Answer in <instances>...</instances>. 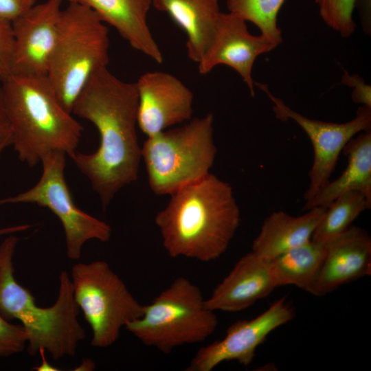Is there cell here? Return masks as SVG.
<instances>
[{"label": "cell", "mask_w": 371, "mask_h": 371, "mask_svg": "<svg viewBox=\"0 0 371 371\" xmlns=\"http://www.w3.org/2000/svg\"><path fill=\"white\" fill-rule=\"evenodd\" d=\"M370 207L371 203L359 191L341 194L327 207L311 240L327 244L346 232L353 221Z\"/></svg>", "instance_id": "obj_22"}, {"label": "cell", "mask_w": 371, "mask_h": 371, "mask_svg": "<svg viewBox=\"0 0 371 371\" xmlns=\"http://www.w3.org/2000/svg\"><path fill=\"white\" fill-rule=\"evenodd\" d=\"M217 326L215 311L206 307L200 288L179 276L124 328L144 345L168 354L177 347L204 341Z\"/></svg>", "instance_id": "obj_7"}, {"label": "cell", "mask_w": 371, "mask_h": 371, "mask_svg": "<svg viewBox=\"0 0 371 371\" xmlns=\"http://www.w3.org/2000/svg\"><path fill=\"white\" fill-rule=\"evenodd\" d=\"M279 44L263 35H252L246 21L232 12H221L214 34L205 53L198 64L201 74L210 72L216 66L227 65L236 71L254 96L255 81L252 69L256 59Z\"/></svg>", "instance_id": "obj_13"}, {"label": "cell", "mask_w": 371, "mask_h": 371, "mask_svg": "<svg viewBox=\"0 0 371 371\" xmlns=\"http://www.w3.org/2000/svg\"><path fill=\"white\" fill-rule=\"evenodd\" d=\"M62 0L36 4L12 23V75L46 77L56 44Z\"/></svg>", "instance_id": "obj_12"}, {"label": "cell", "mask_w": 371, "mask_h": 371, "mask_svg": "<svg viewBox=\"0 0 371 371\" xmlns=\"http://www.w3.org/2000/svg\"><path fill=\"white\" fill-rule=\"evenodd\" d=\"M12 144V127L5 106L2 82L0 81V155Z\"/></svg>", "instance_id": "obj_29"}, {"label": "cell", "mask_w": 371, "mask_h": 371, "mask_svg": "<svg viewBox=\"0 0 371 371\" xmlns=\"http://www.w3.org/2000/svg\"><path fill=\"white\" fill-rule=\"evenodd\" d=\"M273 102L276 115L291 119L307 134L313 148V161L308 172L309 186L305 201L312 199L330 181L340 153L346 144L357 134L371 129V108L361 106L355 117L344 123L326 122L313 120L293 111L273 95L267 85L255 82Z\"/></svg>", "instance_id": "obj_10"}, {"label": "cell", "mask_w": 371, "mask_h": 371, "mask_svg": "<svg viewBox=\"0 0 371 371\" xmlns=\"http://www.w3.org/2000/svg\"><path fill=\"white\" fill-rule=\"evenodd\" d=\"M319 15L325 23L344 38L356 28L353 11L356 0H315Z\"/></svg>", "instance_id": "obj_24"}, {"label": "cell", "mask_w": 371, "mask_h": 371, "mask_svg": "<svg viewBox=\"0 0 371 371\" xmlns=\"http://www.w3.org/2000/svg\"><path fill=\"white\" fill-rule=\"evenodd\" d=\"M14 234H9L0 245V313L8 320L21 322L30 355L43 349L54 360L73 356L86 335L78 319L80 308L71 278L62 271L54 304L38 306L30 291L15 279L13 257L19 240Z\"/></svg>", "instance_id": "obj_3"}, {"label": "cell", "mask_w": 371, "mask_h": 371, "mask_svg": "<svg viewBox=\"0 0 371 371\" xmlns=\"http://www.w3.org/2000/svg\"><path fill=\"white\" fill-rule=\"evenodd\" d=\"M36 4V0H0V19L12 23Z\"/></svg>", "instance_id": "obj_28"}, {"label": "cell", "mask_w": 371, "mask_h": 371, "mask_svg": "<svg viewBox=\"0 0 371 371\" xmlns=\"http://www.w3.org/2000/svg\"><path fill=\"white\" fill-rule=\"evenodd\" d=\"M342 153L348 164L343 173L326 186L311 199L305 201L302 210L328 207L348 191H359L371 203V130L360 133L344 146Z\"/></svg>", "instance_id": "obj_20"}, {"label": "cell", "mask_w": 371, "mask_h": 371, "mask_svg": "<svg viewBox=\"0 0 371 371\" xmlns=\"http://www.w3.org/2000/svg\"><path fill=\"white\" fill-rule=\"evenodd\" d=\"M274 289L269 260L251 251L237 261L205 299V304L213 311L238 312L266 297Z\"/></svg>", "instance_id": "obj_16"}, {"label": "cell", "mask_w": 371, "mask_h": 371, "mask_svg": "<svg viewBox=\"0 0 371 371\" xmlns=\"http://www.w3.org/2000/svg\"><path fill=\"white\" fill-rule=\"evenodd\" d=\"M170 196L155 218L168 254L201 262L221 256L240 221L230 184L210 173Z\"/></svg>", "instance_id": "obj_2"}, {"label": "cell", "mask_w": 371, "mask_h": 371, "mask_svg": "<svg viewBox=\"0 0 371 371\" xmlns=\"http://www.w3.org/2000/svg\"><path fill=\"white\" fill-rule=\"evenodd\" d=\"M326 207H314L303 215L293 216L283 211L271 213L263 221L251 251L267 260L311 240Z\"/></svg>", "instance_id": "obj_19"}, {"label": "cell", "mask_w": 371, "mask_h": 371, "mask_svg": "<svg viewBox=\"0 0 371 371\" xmlns=\"http://www.w3.org/2000/svg\"><path fill=\"white\" fill-rule=\"evenodd\" d=\"M294 316L295 311L290 303L284 297L279 299L257 317L232 324L223 339L200 348L186 370L210 371L228 361L248 366L255 357L257 347L272 331Z\"/></svg>", "instance_id": "obj_11"}, {"label": "cell", "mask_w": 371, "mask_h": 371, "mask_svg": "<svg viewBox=\"0 0 371 371\" xmlns=\"http://www.w3.org/2000/svg\"><path fill=\"white\" fill-rule=\"evenodd\" d=\"M3 99L18 158L32 167L47 153L76 150L83 128L59 102L46 77L11 75Z\"/></svg>", "instance_id": "obj_4"}, {"label": "cell", "mask_w": 371, "mask_h": 371, "mask_svg": "<svg viewBox=\"0 0 371 371\" xmlns=\"http://www.w3.org/2000/svg\"><path fill=\"white\" fill-rule=\"evenodd\" d=\"M213 124L208 113L147 138L142 158L153 192L171 195L210 173L217 152Z\"/></svg>", "instance_id": "obj_6"}, {"label": "cell", "mask_w": 371, "mask_h": 371, "mask_svg": "<svg viewBox=\"0 0 371 371\" xmlns=\"http://www.w3.org/2000/svg\"><path fill=\"white\" fill-rule=\"evenodd\" d=\"M14 35L12 23L0 19V81L12 75Z\"/></svg>", "instance_id": "obj_26"}, {"label": "cell", "mask_w": 371, "mask_h": 371, "mask_svg": "<svg viewBox=\"0 0 371 371\" xmlns=\"http://www.w3.org/2000/svg\"><path fill=\"white\" fill-rule=\"evenodd\" d=\"M32 226L30 224H22L1 227L0 228V236L23 232L31 228Z\"/></svg>", "instance_id": "obj_31"}, {"label": "cell", "mask_w": 371, "mask_h": 371, "mask_svg": "<svg viewBox=\"0 0 371 371\" xmlns=\"http://www.w3.org/2000/svg\"><path fill=\"white\" fill-rule=\"evenodd\" d=\"M66 155L60 150L45 153L41 159L43 172L38 181L25 192L0 199V205L29 203L49 209L63 226L67 258L77 260L85 243L93 239L107 242L112 229L76 205L65 177Z\"/></svg>", "instance_id": "obj_9"}, {"label": "cell", "mask_w": 371, "mask_h": 371, "mask_svg": "<svg viewBox=\"0 0 371 371\" xmlns=\"http://www.w3.org/2000/svg\"><path fill=\"white\" fill-rule=\"evenodd\" d=\"M106 24L91 9L69 3L62 9L57 38L47 78L62 106L71 113L77 98L90 79L108 67Z\"/></svg>", "instance_id": "obj_5"}, {"label": "cell", "mask_w": 371, "mask_h": 371, "mask_svg": "<svg viewBox=\"0 0 371 371\" xmlns=\"http://www.w3.org/2000/svg\"><path fill=\"white\" fill-rule=\"evenodd\" d=\"M285 0H227L229 12L246 22L254 23L263 34L278 44L282 42L281 30L278 27V14Z\"/></svg>", "instance_id": "obj_23"}, {"label": "cell", "mask_w": 371, "mask_h": 371, "mask_svg": "<svg viewBox=\"0 0 371 371\" xmlns=\"http://www.w3.org/2000/svg\"><path fill=\"white\" fill-rule=\"evenodd\" d=\"M341 82L353 88L351 98L355 103L371 108V87L361 76L344 71Z\"/></svg>", "instance_id": "obj_27"}, {"label": "cell", "mask_w": 371, "mask_h": 371, "mask_svg": "<svg viewBox=\"0 0 371 371\" xmlns=\"http://www.w3.org/2000/svg\"><path fill=\"white\" fill-rule=\"evenodd\" d=\"M93 10L135 50L157 63L164 56L148 26L152 0H68Z\"/></svg>", "instance_id": "obj_17"}, {"label": "cell", "mask_w": 371, "mask_h": 371, "mask_svg": "<svg viewBox=\"0 0 371 371\" xmlns=\"http://www.w3.org/2000/svg\"><path fill=\"white\" fill-rule=\"evenodd\" d=\"M326 251V244L310 240L269 260L275 287L294 285L311 293Z\"/></svg>", "instance_id": "obj_21"}, {"label": "cell", "mask_w": 371, "mask_h": 371, "mask_svg": "<svg viewBox=\"0 0 371 371\" xmlns=\"http://www.w3.org/2000/svg\"><path fill=\"white\" fill-rule=\"evenodd\" d=\"M135 84L137 126L148 137L191 119L193 93L174 75L160 71H146Z\"/></svg>", "instance_id": "obj_14"}, {"label": "cell", "mask_w": 371, "mask_h": 371, "mask_svg": "<svg viewBox=\"0 0 371 371\" xmlns=\"http://www.w3.org/2000/svg\"><path fill=\"white\" fill-rule=\"evenodd\" d=\"M185 32L188 58L198 63L214 34L221 13L218 0H152Z\"/></svg>", "instance_id": "obj_18"}, {"label": "cell", "mask_w": 371, "mask_h": 371, "mask_svg": "<svg viewBox=\"0 0 371 371\" xmlns=\"http://www.w3.org/2000/svg\"><path fill=\"white\" fill-rule=\"evenodd\" d=\"M45 351L43 349H41L38 354L41 356L42 360L41 363L38 366L34 368V370L37 371H57L60 370L53 366L50 365L49 363L47 361V359L45 356Z\"/></svg>", "instance_id": "obj_32"}, {"label": "cell", "mask_w": 371, "mask_h": 371, "mask_svg": "<svg viewBox=\"0 0 371 371\" xmlns=\"http://www.w3.org/2000/svg\"><path fill=\"white\" fill-rule=\"evenodd\" d=\"M70 278L75 301L92 330V346H111L122 328L142 315L144 305L106 262L77 263Z\"/></svg>", "instance_id": "obj_8"}, {"label": "cell", "mask_w": 371, "mask_h": 371, "mask_svg": "<svg viewBox=\"0 0 371 371\" xmlns=\"http://www.w3.org/2000/svg\"><path fill=\"white\" fill-rule=\"evenodd\" d=\"M27 342V335L22 325L10 323L0 313V358L21 352Z\"/></svg>", "instance_id": "obj_25"}, {"label": "cell", "mask_w": 371, "mask_h": 371, "mask_svg": "<svg viewBox=\"0 0 371 371\" xmlns=\"http://www.w3.org/2000/svg\"><path fill=\"white\" fill-rule=\"evenodd\" d=\"M138 93L135 82L123 81L106 67L82 89L71 113L91 122L100 135L97 150L69 156L91 183L102 207L122 188L137 180L142 147L137 134Z\"/></svg>", "instance_id": "obj_1"}, {"label": "cell", "mask_w": 371, "mask_h": 371, "mask_svg": "<svg viewBox=\"0 0 371 371\" xmlns=\"http://www.w3.org/2000/svg\"><path fill=\"white\" fill-rule=\"evenodd\" d=\"M326 246L312 295L324 296L343 284L371 274V238L365 229L350 226Z\"/></svg>", "instance_id": "obj_15"}, {"label": "cell", "mask_w": 371, "mask_h": 371, "mask_svg": "<svg viewBox=\"0 0 371 371\" xmlns=\"http://www.w3.org/2000/svg\"><path fill=\"white\" fill-rule=\"evenodd\" d=\"M370 2L371 0H356L355 7L358 6L360 12L362 27L366 34L370 32Z\"/></svg>", "instance_id": "obj_30"}]
</instances>
